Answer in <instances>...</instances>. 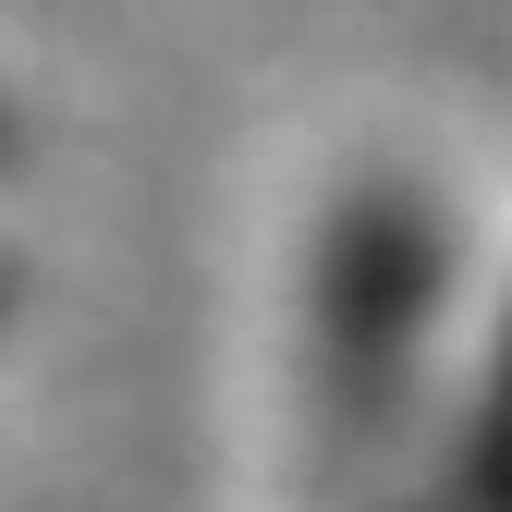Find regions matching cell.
Returning <instances> with one entry per match:
<instances>
[{
	"label": "cell",
	"instance_id": "obj_1",
	"mask_svg": "<svg viewBox=\"0 0 512 512\" xmlns=\"http://www.w3.org/2000/svg\"><path fill=\"white\" fill-rule=\"evenodd\" d=\"M13 196H25V135H13V110H0V269H13Z\"/></svg>",
	"mask_w": 512,
	"mask_h": 512
}]
</instances>
